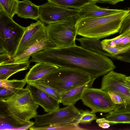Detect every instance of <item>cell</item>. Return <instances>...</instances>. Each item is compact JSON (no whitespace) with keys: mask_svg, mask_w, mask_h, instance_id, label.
Masks as SVG:
<instances>
[{"mask_svg":"<svg viewBox=\"0 0 130 130\" xmlns=\"http://www.w3.org/2000/svg\"><path fill=\"white\" fill-rule=\"evenodd\" d=\"M95 2L86 4L79 9L78 18H95L105 17L121 12L123 10L109 9L98 6Z\"/></svg>","mask_w":130,"mask_h":130,"instance_id":"cell-13","label":"cell"},{"mask_svg":"<svg viewBox=\"0 0 130 130\" xmlns=\"http://www.w3.org/2000/svg\"><path fill=\"white\" fill-rule=\"evenodd\" d=\"M18 0H0V12L3 11L12 18L16 14Z\"/></svg>","mask_w":130,"mask_h":130,"instance_id":"cell-25","label":"cell"},{"mask_svg":"<svg viewBox=\"0 0 130 130\" xmlns=\"http://www.w3.org/2000/svg\"><path fill=\"white\" fill-rule=\"evenodd\" d=\"M76 40L79 42L81 46L87 50L107 57L115 58L103 49L102 41L100 40L83 37L77 38Z\"/></svg>","mask_w":130,"mask_h":130,"instance_id":"cell-21","label":"cell"},{"mask_svg":"<svg viewBox=\"0 0 130 130\" xmlns=\"http://www.w3.org/2000/svg\"><path fill=\"white\" fill-rule=\"evenodd\" d=\"M46 26L40 20L26 27L20 43L11 58L19 56L29 47L43 38H46Z\"/></svg>","mask_w":130,"mask_h":130,"instance_id":"cell-11","label":"cell"},{"mask_svg":"<svg viewBox=\"0 0 130 130\" xmlns=\"http://www.w3.org/2000/svg\"><path fill=\"white\" fill-rule=\"evenodd\" d=\"M126 77L124 74L111 71L103 77L101 89L118 94L123 101H130V88L126 84Z\"/></svg>","mask_w":130,"mask_h":130,"instance_id":"cell-9","label":"cell"},{"mask_svg":"<svg viewBox=\"0 0 130 130\" xmlns=\"http://www.w3.org/2000/svg\"><path fill=\"white\" fill-rule=\"evenodd\" d=\"M97 119L95 113L92 111L81 110L75 122L78 124L79 123L86 124L90 123Z\"/></svg>","mask_w":130,"mask_h":130,"instance_id":"cell-27","label":"cell"},{"mask_svg":"<svg viewBox=\"0 0 130 130\" xmlns=\"http://www.w3.org/2000/svg\"><path fill=\"white\" fill-rule=\"evenodd\" d=\"M26 27L18 24L4 12H0V54H14Z\"/></svg>","mask_w":130,"mask_h":130,"instance_id":"cell-5","label":"cell"},{"mask_svg":"<svg viewBox=\"0 0 130 130\" xmlns=\"http://www.w3.org/2000/svg\"><path fill=\"white\" fill-rule=\"evenodd\" d=\"M78 124L74 122L70 123L57 125H50L43 126L33 125L30 128L31 130H83L86 129L80 127Z\"/></svg>","mask_w":130,"mask_h":130,"instance_id":"cell-22","label":"cell"},{"mask_svg":"<svg viewBox=\"0 0 130 130\" xmlns=\"http://www.w3.org/2000/svg\"><path fill=\"white\" fill-rule=\"evenodd\" d=\"M27 82L25 79L0 80V100L7 99L17 93L23 88Z\"/></svg>","mask_w":130,"mask_h":130,"instance_id":"cell-18","label":"cell"},{"mask_svg":"<svg viewBox=\"0 0 130 130\" xmlns=\"http://www.w3.org/2000/svg\"><path fill=\"white\" fill-rule=\"evenodd\" d=\"M124 0H102V3H106L112 5L118 3L123 1Z\"/></svg>","mask_w":130,"mask_h":130,"instance_id":"cell-31","label":"cell"},{"mask_svg":"<svg viewBox=\"0 0 130 130\" xmlns=\"http://www.w3.org/2000/svg\"><path fill=\"white\" fill-rule=\"evenodd\" d=\"M30 62L27 61L16 63L0 64V80H7L12 75L19 71L28 69Z\"/></svg>","mask_w":130,"mask_h":130,"instance_id":"cell-20","label":"cell"},{"mask_svg":"<svg viewBox=\"0 0 130 130\" xmlns=\"http://www.w3.org/2000/svg\"><path fill=\"white\" fill-rule=\"evenodd\" d=\"M81 100L83 103L95 113H109L116 108L108 92L101 89L90 88L86 89Z\"/></svg>","mask_w":130,"mask_h":130,"instance_id":"cell-7","label":"cell"},{"mask_svg":"<svg viewBox=\"0 0 130 130\" xmlns=\"http://www.w3.org/2000/svg\"><path fill=\"white\" fill-rule=\"evenodd\" d=\"M108 93L112 102L115 104L119 105L123 103V100L120 96L113 92H109Z\"/></svg>","mask_w":130,"mask_h":130,"instance_id":"cell-29","label":"cell"},{"mask_svg":"<svg viewBox=\"0 0 130 130\" xmlns=\"http://www.w3.org/2000/svg\"><path fill=\"white\" fill-rule=\"evenodd\" d=\"M39 19L48 24L78 15L79 9L61 7L48 1L39 6Z\"/></svg>","mask_w":130,"mask_h":130,"instance_id":"cell-10","label":"cell"},{"mask_svg":"<svg viewBox=\"0 0 130 130\" xmlns=\"http://www.w3.org/2000/svg\"><path fill=\"white\" fill-rule=\"evenodd\" d=\"M38 105L26 87L12 96L0 100V117L13 121L29 129L35 122L30 120L37 115Z\"/></svg>","mask_w":130,"mask_h":130,"instance_id":"cell-2","label":"cell"},{"mask_svg":"<svg viewBox=\"0 0 130 130\" xmlns=\"http://www.w3.org/2000/svg\"><path fill=\"white\" fill-rule=\"evenodd\" d=\"M122 34L125 36L130 37V30L125 32Z\"/></svg>","mask_w":130,"mask_h":130,"instance_id":"cell-32","label":"cell"},{"mask_svg":"<svg viewBox=\"0 0 130 130\" xmlns=\"http://www.w3.org/2000/svg\"><path fill=\"white\" fill-rule=\"evenodd\" d=\"M39 7L28 0L19 1L16 14L21 18L37 20L39 18Z\"/></svg>","mask_w":130,"mask_h":130,"instance_id":"cell-19","label":"cell"},{"mask_svg":"<svg viewBox=\"0 0 130 130\" xmlns=\"http://www.w3.org/2000/svg\"><path fill=\"white\" fill-rule=\"evenodd\" d=\"M92 78L89 75L81 71L59 67L40 80L61 94L86 83Z\"/></svg>","mask_w":130,"mask_h":130,"instance_id":"cell-4","label":"cell"},{"mask_svg":"<svg viewBox=\"0 0 130 130\" xmlns=\"http://www.w3.org/2000/svg\"><path fill=\"white\" fill-rule=\"evenodd\" d=\"M27 84L26 87L29 90L34 102L41 106L45 112L48 113L60 108L59 101L35 86Z\"/></svg>","mask_w":130,"mask_h":130,"instance_id":"cell-12","label":"cell"},{"mask_svg":"<svg viewBox=\"0 0 130 130\" xmlns=\"http://www.w3.org/2000/svg\"><path fill=\"white\" fill-rule=\"evenodd\" d=\"M105 122L110 124L130 123V113H114L110 112L104 118Z\"/></svg>","mask_w":130,"mask_h":130,"instance_id":"cell-23","label":"cell"},{"mask_svg":"<svg viewBox=\"0 0 130 130\" xmlns=\"http://www.w3.org/2000/svg\"><path fill=\"white\" fill-rule=\"evenodd\" d=\"M90 1H93L94 2H97V3H102V0H89Z\"/></svg>","mask_w":130,"mask_h":130,"instance_id":"cell-34","label":"cell"},{"mask_svg":"<svg viewBox=\"0 0 130 130\" xmlns=\"http://www.w3.org/2000/svg\"><path fill=\"white\" fill-rule=\"evenodd\" d=\"M59 67L53 64L43 62L36 63L26 74L25 78L27 83L41 79Z\"/></svg>","mask_w":130,"mask_h":130,"instance_id":"cell-16","label":"cell"},{"mask_svg":"<svg viewBox=\"0 0 130 130\" xmlns=\"http://www.w3.org/2000/svg\"><path fill=\"white\" fill-rule=\"evenodd\" d=\"M30 62H43L77 70L96 78L116 68L107 56L87 50L76 44L43 49L32 55Z\"/></svg>","mask_w":130,"mask_h":130,"instance_id":"cell-1","label":"cell"},{"mask_svg":"<svg viewBox=\"0 0 130 130\" xmlns=\"http://www.w3.org/2000/svg\"><path fill=\"white\" fill-rule=\"evenodd\" d=\"M130 9L95 18H78L75 25L77 35L100 40L119 32L122 22Z\"/></svg>","mask_w":130,"mask_h":130,"instance_id":"cell-3","label":"cell"},{"mask_svg":"<svg viewBox=\"0 0 130 130\" xmlns=\"http://www.w3.org/2000/svg\"><path fill=\"white\" fill-rule=\"evenodd\" d=\"M79 112V110L74 105H68L44 115H37L34 118V125L39 126L73 123L78 116Z\"/></svg>","mask_w":130,"mask_h":130,"instance_id":"cell-8","label":"cell"},{"mask_svg":"<svg viewBox=\"0 0 130 130\" xmlns=\"http://www.w3.org/2000/svg\"><path fill=\"white\" fill-rule=\"evenodd\" d=\"M60 6L75 9H80L81 7L89 3L97 2L89 0H47Z\"/></svg>","mask_w":130,"mask_h":130,"instance_id":"cell-24","label":"cell"},{"mask_svg":"<svg viewBox=\"0 0 130 130\" xmlns=\"http://www.w3.org/2000/svg\"><path fill=\"white\" fill-rule=\"evenodd\" d=\"M29 83L33 85L53 96L60 101L61 94L54 89L40 80Z\"/></svg>","mask_w":130,"mask_h":130,"instance_id":"cell-26","label":"cell"},{"mask_svg":"<svg viewBox=\"0 0 130 130\" xmlns=\"http://www.w3.org/2000/svg\"><path fill=\"white\" fill-rule=\"evenodd\" d=\"M126 79L130 81V76L126 77Z\"/></svg>","mask_w":130,"mask_h":130,"instance_id":"cell-35","label":"cell"},{"mask_svg":"<svg viewBox=\"0 0 130 130\" xmlns=\"http://www.w3.org/2000/svg\"><path fill=\"white\" fill-rule=\"evenodd\" d=\"M95 79L92 78L83 84L61 94L60 103L65 106L74 105L77 101L81 99L83 92L86 89L91 88Z\"/></svg>","mask_w":130,"mask_h":130,"instance_id":"cell-17","label":"cell"},{"mask_svg":"<svg viewBox=\"0 0 130 130\" xmlns=\"http://www.w3.org/2000/svg\"><path fill=\"white\" fill-rule=\"evenodd\" d=\"M126 83L127 86L130 88V81L126 79Z\"/></svg>","mask_w":130,"mask_h":130,"instance_id":"cell-33","label":"cell"},{"mask_svg":"<svg viewBox=\"0 0 130 130\" xmlns=\"http://www.w3.org/2000/svg\"><path fill=\"white\" fill-rule=\"evenodd\" d=\"M56 45L47 38H43L28 48L17 57L7 59L1 64L16 63L27 61L31 55L40 51L47 48L56 47Z\"/></svg>","mask_w":130,"mask_h":130,"instance_id":"cell-15","label":"cell"},{"mask_svg":"<svg viewBox=\"0 0 130 130\" xmlns=\"http://www.w3.org/2000/svg\"><path fill=\"white\" fill-rule=\"evenodd\" d=\"M78 18L77 15L48 24L46 27L47 38L57 47L75 44L77 35L75 25Z\"/></svg>","mask_w":130,"mask_h":130,"instance_id":"cell-6","label":"cell"},{"mask_svg":"<svg viewBox=\"0 0 130 130\" xmlns=\"http://www.w3.org/2000/svg\"><path fill=\"white\" fill-rule=\"evenodd\" d=\"M99 126L103 128H108L110 126L109 124L105 122L103 118L97 119L96 121Z\"/></svg>","mask_w":130,"mask_h":130,"instance_id":"cell-30","label":"cell"},{"mask_svg":"<svg viewBox=\"0 0 130 130\" xmlns=\"http://www.w3.org/2000/svg\"><path fill=\"white\" fill-rule=\"evenodd\" d=\"M102 43L112 47L111 50V54L114 56L122 57L130 52V37L123 34L111 39L102 41Z\"/></svg>","mask_w":130,"mask_h":130,"instance_id":"cell-14","label":"cell"},{"mask_svg":"<svg viewBox=\"0 0 130 130\" xmlns=\"http://www.w3.org/2000/svg\"><path fill=\"white\" fill-rule=\"evenodd\" d=\"M130 30V12L123 20L119 31V35Z\"/></svg>","mask_w":130,"mask_h":130,"instance_id":"cell-28","label":"cell"}]
</instances>
